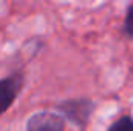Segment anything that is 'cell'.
<instances>
[{
    "instance_id": "cell-4",
    "label": "cell",
    "mask_w": 133,
    "mask_h": 131,
    "mask_svg": "<svg viewBox=\"0 0 133 131\" xmlns=\"http://www.w3.org/2000/svg\"><path fill=\"white\" fill-rule=\"evenodd\" d=\"M108 131H133V119L130 116H122L115 123H111Z\"/></svg>"
},
{
    "instance_id": "cell-3",
    "label": "cell",
    "mask_w": 133,
    "mask_h": 131,
    "mask_svg": "<svg viewBox=\"0 0 133 131\" xmlns=\"http://www.w3.org/2000/svg\"><path fill=\"white\" fill-rule=\"evenodd\" d=\"M22 85H23V79L19 74H14L6 79H0V116L5 111H8V108L14 103Z\"/></svg>"
},
{
    "instance_id": "cell-2",
    "label": "cell",
    "mask_w": 133,
    "mask_h": 131,
    "mask_svg": "<svg viewBox=\"0 0 133 131\" xmlns=\"http://www.w3.org/2000/svg\"><path fill=\"white\" fill-rule=\"evenodd\" d=\"M26 131H65V120L57 113L40 111L28 119Z\"/></svg>"
},
{
    "instance_id": "cell-1",
    "label": "cell",
    "mask_w": 133,
    "mask_h": 131,
    "mask_svg": "<svg viewBox=\"0 0 133 131\" xmlns=\"http://www.w3.org/2000/svg\"><path fill=\"white\" fill-rule=\"evenodd\" d=\"M59 110L66 119L74 122L76 125L84 127L88 122V117L93 111V102L87 99H76V100H65L61 103Z\"/></svg>"
},
{
    "instance_id": "cell-5",
    "label": "cell",
    "mask_w": 133,
    "mask_h": 131,
    "mask_svg": "<svg viewBox=\"0 0 133 131\" xmlns=\"http://www.w3.org/2000/svg\"><path fill=\"white\" fill-rule=\"evenodd\" d=\"M124 30L130 37H133V3L130 5V8L127 9L125 14V20H124Z\"/></svg>"
}]
</instances>
